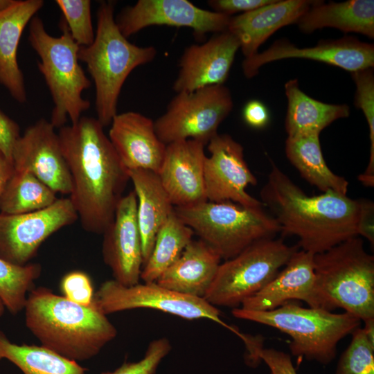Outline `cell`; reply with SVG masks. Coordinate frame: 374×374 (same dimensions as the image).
Wrapping results in <instances>:
<instances>
[{
	"mask_svg": "<svg viewBox=\"0 0 374 374\" xmlns=\"http://www.w3.org/2000/svg\"><path fill=\"white\" fill-rule=\"evenodd\" d=\"M24 310L26 326L41 346L77 362L97 355L117 335L93 303L81 305L47 287H33Z\"/></svg>",
	"mask_w": 374,
	"mask_h": 374,
	"instance_id": "3957f363",
	"label": "cell"
},
{
	"mask_svg": "<svg viewBox=\"0 0 374 374\" xmlns=\"http://www.w3.org/2000/svg\"><path fill=\"white\" fill-rule=\"evenodd\" d=\"M264 206L245 207L226 201H206L186 207H174L175 214L214 249L222 259H231L251 244L273 238L280 226Z\"/></svg>",
	"mask_w": 374,
	"mask_h": 374,
	"instance_id": "ba28073f",
	"label": "cell"
},
{
	"mask_svg": "<svg viewBox=\"0 0 374 374\" xmlns=\"http://www.w3.org/2000/svg\"><path fill=\"white\" fill-rule=\"evenodd\" d=\"M43 6L42 0H13L0 11V83L19 103L26 102L27 95L17 48L24 29Z\"/></svg>",
	"mask_w": 374,
	"mask_h": 374,
	"instance_id": "603a6c76",
	"label": "cell"
},
{
	"mask_svg": "<svg viewBox=\"0 0 374 374\" xmlns=\"http://www.w3.org/2000/svg\"><path fill=\"white\" fill-rule=\"evenodd\" d=\"M210 156L206 157L204 179L207 201H229L245 207H258L262 203L246 190L256 185L244 157V148L226 134H217L208 143Z\"/></svg>",
	"mask_w": 374,
	"mask_h": 374,
	"instance_id": "5bb4252c",
	"label": "cell"
},
{
	"mask_svg": "<svg viewBox=\"0 0 374 374\" xmlns=\"http://www.w3.org/2000/svg\"><path fill=\"white\" fill-rule=\"evenodd\" d=\"M194 234L173 211L159 230L151 254L143 266V282H156L179 258Z\"/></svg>",
	"mask_w": 374,
	"mask_h": 374,
	"instance_id": "f546056e",
	"label": "cell"
},
{
	"mask_svg": "<svg viewBox=\"0 0 374 374\" xmlns=\"http://www.w3.org/2000/svg\"><path fill=\"white\" fill-rule=\"evenodd\" d=\"M356 86L354 105L360 109L366 119L370 138V157L368 166L359 180L365 186H374V74L373 68L350 73Z\"/></svg>",
	"mask_w": 374,
	"mask_h": 374,
	"instance_id": "d6a6232c",
	"label": "cell"
},
{
	"mask_svg": "<svg viewBox=\"0 0 374 374\" xmlns=\"http://www.w3.org/2000/svg\"><path fill=\"white\" fill-rule=\"evenodd\" d=\"M14 172L12 162L0 150V198Z\"/></svg>",
	"mask_w": 374,
	"mask_h": 374,
	"instance_id": "7bdbcfd3",
	"label": "cell"
},
{
	"mask_svg": "<svg viewBox=\"0 0 374 374\" xmlns=\"http://www.w3.org/2000/svg\"><path fill=\"white\" fill-rule=\"evenodd\" d=\"M357 235L364 237L372 246L374 244V204L362 199L359 200V215L357 224Z\"/></svg>",
	"mask_w": 374,
	"mask_h": 374,
	"instance_id": "60d3db41",
	"label": "cell"
},
{
	"mask_svg": "<svg viewBox=\"0 0 374 374\" xmlns=\"http://www.w3.org/2000/svg\"><path fill=\"white\" fill-rule=\"evenodd\" d=\"M127 171L137 198L143 266L151 254L159 230L174 211V206L157 173L145 169Z\"/></svg>",
	"mask_w": 374,
	"mask_h": 374,
	"instance_id": "d4e9b609",
	"label": "cell"
},
{
	"mask_svg": "<svg viewBox=\"0 0 374 374\" xmlns=\"http://www.w3.org/2000/svg\"><path fill=\"white\" fill-rule=\"evenodd\" d=\"M233 107L231 91L224 84L177 93L166 112L154 121L155 131L166 145L188 139L206 145Z\"/></svg>",
	"mask_w": 374,
	"mask_h": 374,
	"instance_id": "30bf717a",
	"label": "cell"
},
{
	"mask_svg": "<svg viewBox=\"0 0 374 374\" xmlns=\"http://www.w3.org/2000/svg\"><path fill=\"white\" fill-rule=\"evenodd\" d=\"M315 1L274 0L252 11L231 17L226 30L238 40L242 54L249 58L278 29L296 24Z\"/></svg>",
	"mask_w": 374,
	"mask_h": 374,
	"instance_id": "7402d4cb",
	"label": "cell"
},
{
	"mask_svg": "<svg viewBox=\"0 0 374 374\" xmlns=\"http://www.w3.org/2000/svg\"><path fill=\"white\" fill-rule=\"evenodd\" d=\"M108 138L127 170L145 169L159 173L166 150L158 137L154 121L135 112L117 114Z\"/></svg>",
	"mask_w": 374,
	"mask_h": 374,
	"instance_id": "ffe728a7",
	"label": "cell"
},
{
	"mask_svg": "<svg viewBox=\"0 0 374 374\" xmlns=\"http://www.w3.org/2000/svg\"><path fill=\"white\" fill-rule=\"evenodd\" d=\"M364 326L362 328L369 341L374 344V318L368 319L365 321Z\"/></svg>",
	"mask_w": 374,
	"mask_h": 374,
	"instance_id": "ee69618b",
	"label": "cell"
},
{
	"mask_svg": "<svg viewBox=\"0 0 374 374\" xmlns=\"http://www.w3.org/2000/svg\"><path fill=\"white\" fill-rule=\"evenodd\" d=\"M5 308H6L4 306V304L0 299V317H1L3 314Z\"/></svg>",
	"mask_w": 374,
	"mask_h": 374,
	"instance_id": "bcb514c9",
	"label": "cell"
},
{
	"mask_svg": "<svg viewBox=\"0 0 374 374\" xmlns=\"http://www.w3.org/2000/svg\"><path fill=\"white\" fill-rule=\"evenodd\" d=\"M17 171L30 172L55 193L70 195L72 181L60 139L50 121L41 118L17 140L12 153Z\"/></svg>",
	"mask_w": 374,
	"mask_h": 374,
	"instance_id": "9a60e30c",
	"label": "cell"
},
{
	"mask_svg": "<svg viewBox=\"0 0 374 374\" xmlns=\"http://www.w3.org/2000/svg\"><path fill=\"white\" fill-rule=\"evenodd\" d=\"M62 34L54 37L47 33L42 19L35 16L29 22L28 42L40 58L37 61L51 93L54 106L51 123L55 128L76 123L90 107L82 92L91 81L79 64L80 46L71 37L64 20L60 24Z\"/></svg>",
	"mask_w": 374,
	"mask_h": 374,
	"instance_id": "8992f818",
	"label": "cell"
},
{
	"mask_svg": "<svg viewBox=\"0 0 374 374\" xmlns=\"http://www.w3.org/2000/svg\"><path fill=\"white\" fill-rule=\"evenodd\" d=\"M233 317L259 323L288 335L293 355L328 364L336 356L338 343L361 326L362 321L344 312L303 308L292 301L268 311L235 308Z\"/></svg>",
	"mask_w": 374,
	"mask_h": 374,
	"instance_id": "52a82bcc",
	"label": "cell"
},
{
	"mask_svg": "<svg viewBox=\"0 0 374 374\" xmlns=\"http://www.w3.org/2000/svg\"><path fill=\"white\" fill-rule=\"evenodd\" d=\"M56 193L28 172L15 170L1 198L0 213L17 215L52 205Z\"/></svg>",
	"mask_w": 374,
	"mask_h": 374,
	"instance_id": "4dcf8cb0",
	"label": "cell"
},
{
	"mask_svg": "<svg viewBox=\"0 0 374 374\" xmlns=\"http://www.w3.org/2000/svg\"><path fill=\"white\" fill-rule=\"evenodd\" d=\"M313 262L321 309L340 308L363 322L374 318V257L361 238L314 254Z\"/></svg>",
	"mask_w": 374,
	"mask_h": 374,
	"instance_id": "5b68a950",
	"label": "cell"
},
{
	"mask_svg": "<svg viewBox=\"0 0 374 374\" xmlns=\"http://www.w3.org/2000/svg\"><path fill=\"white\" fill-rule=\"evenodd\" d=\"M239 48L238 40L227 30L216 33L202 44L186 47L179 60L173 90L177 93L191 92L224 84Z\"/></svg>",
	"mask_w": 374,
	"mask_h": 374,
	"instance_id": "ac0fdd59",
	"label": "cell"
},
{
	"mask_svg": "<svg viewBox=\"0 0 374 374\" xmlns=\"http://www.w3.org/2000/svg\"><path fill=\"white\" fill-rule=\"evenodd\" d=\"M72 181L69 199L82 229L103 234L114 220L130 177L103 126L87 116L57 132Z\"/></svg>",
	"mask_w": 374,
	"mask_h": 374,
	"instance_id": "6da1fadb",
	"label": "cell"
},
{
	"mask_svg": "<svg viewBox=\"0 0 374 374\" xmlns=\"http://www.w3.org/2000/svg\"><path fill=\"white\" fill-rule=\"evenodd\" d=\"M103 235V258L114 280L125 286L139 283L143 256L137 198L134 190L122 197L114 220Z\"/></svg>",
	"mask_w": 374,
	"mask_h": 374,
	"instance_id": "e0dca14e",
	"label": "cell"
},
{
	"mask_svg": "<svg viewBox=\"0 0 374 374\" xmlns=\"http://www.w3.org/2000/svg\"><path fill=\"white\" fill-rule=\"evenodd\" d=\"M114 6L111 1L100 3L94 40L78 51V60L86 64L95 84L97 119L103 127L118 114V100L128 75L157 55L154 46H136L123 36L115 21Z\"/></svg>",
	"mask_w": 374,
	"mask_h": 374,
	"instance_id": "277c9868",
	"label": "cell"
},
{
	"mask_svg": "<svg viewBox=\"0 0 374 374\" xmlns=\"http://www.w3.org/2000/svg\"><path fill=\"white\" fill-rule=\"evenodd\" d=\"M41 273L39 263L19 266L0 258V299L11 314L24 309L28 294Z\"/></svg>",
	"mask_w": 374,
	"mask_h": 374,
	"instance_id": "1f68e13d",
	"label": "cell"
},
{
	"mask_svg": "<svg viewBox=\"0 0 374 374\" xmlns=\"http://www.w3.org/2000/svg\"><path fill=\"white\" fill-rule=\"evenodd\" d=\"M64 296L77 304L89 306L94 293L89 276L82 271H73L64 275L60 283Z\"/></svg>",
	"mask_w": 374,
	"mask_h": 374,
	"instance_id": "74e56055",
	"label": "cell"
},
{
	"mask_svg": "<svg viewBox=\"0 0 374 374\" xmlns=\"http://www.w3.org/2000/svg\"><path fill=\"white\" fill-rule=\"evenodd\" d=\"M222 258L202 240H192L179 258L156 281L177 293L206 296L215 278Z\"/></svg>",
	"mask_w": 374,
	"mask_h": 374,
	"instance_id": "cb8c5ba5",
	"label": "cell"
},
{
	"mask_svg": "<svg viewBox=\"0 0 374 374\" xmlns=\"http://www.w3.org/2000/svg\"><path fill=\"white\" fill-rule=\"evenodd\" d=\"M13 0H0V11L8 7Z\"/></svg>",
	"mask_w": 374,
	"mask_h": 374,
	"instance_id": "f6af8a7d",
	"label": "cell"
},
{
	"mask_svg": "<svg viewBox=\"0 0 374 374\" xmlns=\"http://www.w3.org/2000/svg\"><path fill=\"white\" fill-rule=\"evenodd\" d=\"M20 136L19 125L0 110V150L12 161V153Z\"/></svg>",
	"mask_w": 374,
	"mask_h": 374,
	"instance_id": "ab89813d",
	"label": "cell"
},
{
	"mask_svg": "<svg viewBox=\"0 0 374 374\" xmlns=\"http://www.w3.org/2000/svg\"><path fill=\"white\" fill-rule=\"evenodd\" d=\"M205 144L188 139L166 145L158 173L174 207H186L207 201L204 179Z\"/></svg>",
	"mask_w": 374,
	"mask_h": 374,
	"instance_id": "d6986e66",
	"label": "cell"
},
{
	"mask_svg": "<svg viewBox=\"0 0 374 374\" xmlns=\"http://www.w3.org/2000/svg\"><path fill=\"white\" fill-rule=\"evenodd\" d=\"M69 33L80 46L91 45L95 38L89 0H56Z\"/></svg>",
	"mask_w": 374,
	"mask_h": 374,
	"instance_id": "e575fe53",
	"label": "cell"
},
{
	"mask_svg": "<svg viewBox=\"0 0 374 374\" xmlns=\"http://www.w3.org/2000/svg\"><path fill=\"white\" fill-rule=\"evenodd\" d=\"M231 17L197 7L188 0H139L125 8L115 21L126 38L151 26L187 27L200 38L226 31Z\"/></svg>",
	"mask_w": 374,
	"mask_h": 374,
	"instance_id": "4fadbf2b",
	"label": "cell"
},
{
	"mask_svg": "<svg viewBox=\"0 0 374 374\" xmlns=\"http://www.w3.org/2000/svg\"><path fill=\"white\" fill-rule=\"evenodd\" d=\"M16 365L24 374H84L78 362L68 359L42 346L18 345L0 330V361Z\"/></svg>",
	"mask_w": 374,
	"mask_h": 374,
	"instance_id": "f1b7e54d",
	"label": "cell"
},
{
	"mask_svg": "<svg viewBox=\"0 0 374 374\" xmlns=\"http://www.w3.org/2000/svg\"><path fill=\"white\" fill-rule=\"evenodd\" d=\"M298 249V246H288L281 238L251 244L220 265L204 299L213 306L241 305L265 287Z\"/></svg>",
	"mask_w": 374,
	"mask_h": 374,
	"instance_id": "9c48e42d",
	"label": "cell"
},
{
	"mask_svg": "<svg viewBox=\"0 0 374 374\" xmlns=\"http://www.w3.org/2000/svg\"><path fill=\"white\" fill-rule=\"evenodd\" d=\"M93 304L103 314L136 308L162 311L188 320L207 319L221 324L242 337V334L224 323L215 306L203 298L181 294L157 282L125 286L115 280L101 284L94 294Z\"/></svg>",
	"mask_w": 374,
	"mask_h": 374,
	"instance_id": "8fae6325",
	"label": "cell"
},
{
	"mask_svg": "<svg viewBox=\"0 0 374 374\" xmlns=\"http://www.w3.org/2000/svg\"><path fill=\"white\" fill-rule=\"evenodd\" d=\"M301 31L310 33L326 27L344 33L374 37V1L348 0L323 3L316 1L296 23Z\"/></svg>",
	"mask_w": 374,
	"mask_h": 374,
	"instance_id": "484cf974",
	"label": "cell"
},
{
	"mask_svg": "<svg viewBox=\"0 0 374 374\" xmlns=\"http://www.w3.org/2000/svg\"><path fill=\"white\" fill-rule=\"evenodd\" d=\"M351 335V341L339 358L335 374H374V344L361 327Z\"/></svg>",
	"mask_w": 374,
	"mask_h": 374,
	"instance_id": "836d02e7",
	"label": "cell"
},
{
	"mask_svg": "<svg viewBox=\"0 0 374 374\" xmlns=\"http://www.w3.org/2000/svg\"><path fill=\"white\" fill-rule=\"evenodd\" d=\"M313 257L314 254L298 249L265 287L242 303L241 308L268 311L300 300L309 307L321 309L316 291Z\"/></svg>",
	"mask_w": 374,
	"mask_h": 374,
	"instance_id": "44dd1931",
	"label": "cell"
},
{
	"mask_svg": "<svg viewBox=\"0 0 374 374\" xmlns=\"http://www.w3.org/2000/svg\"><path fill=\"white\" fill-rule=\"evenodd\" d=\"M301 58L339 67L350 73L373 68L374 46L352 37L321 40L312 47H298L285 39L275 41L267 50L245 58L242 64L245 77L256 75L261 66L271 62Z\"/></svg>",
	"mask_w": 374,
	"mask_h": 374,
	"instance_id": "2e32d148",
	"label": "cell"
},
{
	"mask_svg": "<svg viewBox=\"0 0 374 374\" xmlns=\"http://www.w3.org/2000/svg\"><path fill=\"white\" fill-rule=\"evenodd\" d=\"M249 348V361L253 364L263 361L269 367L271 374H297L289 354L274 348H263L254 339Z\"/></svg>",
	"mask_w": 374,
	"mask_h": 374,
	"instance_id": "8d00e7d4",
	"label": "cell"
},
{
	"mask_svg": "<svg viewBox=\"0 0 374 374\" xmlns=\"http://www.w3.org/2000/svg\"><path fill=\"white\" fill-rule=\"evenodd\" d=\"M274 0H211L208 5L214 12L223 13L229 16L243 12L252 11L263 6L271 3Z\"/></svg>",
	"mask_w": 374,
	"mask_h": 374,
	"instance_id": "f35d334b",
	"label": "cell"
},
{
	"mask_svg": "<svg viewBox=\"0 0 374 374\" xmlns=\"http://www.w3.org/2000/svg\"><path fill=\"white\" fill-rule=\"evenodd\" d=\"M319 133L287 136L285 154L301 175L322 193L332 190L346 195L348 181L328 166L321 148Z\"/></svg>",
	"mask_w": 374,
	"mask_h": 374,
	"instance_id": "83f0119b",
	"label": "cell"
},
{
	"mask_svg": "<svg viewBox=\"0 0 374 374\" xmlns=\"http://www.w3.org/2000/svg\"><path fill=\"white\" fill-rule=\"evenodd\" d=\"M287 100L285 130L287 136L319 133L332 123L350 115L346 104H328L315 100L305 93L296 79L285 84Z\"/></svg>",
	"mask_w": 374,
	"mask_h": 374,
	"instance_id": "4316f807",
	"label": "cell"
},
{
	"mask_svg": "<svg viewBox=\"0 0 374 374\" xmlns=\"http://www.w3.org/2000/svg\"><path fill=\"white\" fill-rule=\"evenodd\" d=\"M243 118L245 123L256 129L265 127L269 121V113L266 106L260 101H249L243 109Z\"/></svg>",
	"mask_w": 374,
	"mask_h": 374,
	"instance_id": "b9f144b4",
	"label": "cell"
},
{
	"mask_svg": "<svg viewBox=\"0 0 374 374\" xmlns=\"http://www.w3.org/2000/svg\"><path fill=\"white\" fill-rule=\"evenodd\" d=\"M78 220L69 197L57 199L48 207L30 213H0V258L19 266L29 263L50 235Z\"/></svg>",
	"mask_w": 374,
	"mask_h": 374,
	"instance_id": "7c38bea8",
	"label": "cell"
},
{
	"mask_svg": "<svg viewBox=\"0 0 374 374\" xmlns=\"http://www.w3.org/2000/svg\"><path fill=\"white\" fill-rule=\"evenodd\" d=\"M271 166L260 196L283 236L297 237L298 247L312 254L358 236L359 200L332 190L309 196L272 161Z\"/></svg>",
	"mask_w": 374,
	"mask_h": 374,
	"instance_id": "7a4b0ae2",
	"label": "cell"
},
{
	"mask_svg": "<svg viewBox=\"0 0 374 374\" xmlns=\"http://www.w3.org/2000/svg\"><path fill=\"white\" fill-rule=\"evenodd\" d=\"M171 350V344L166 337L152 341L142 359L135 362H125L113 371L101 374H154L163 360Z\"/></svg>",
	"mask_w": 374,
	"mask_h": 374,
	"instance_id": "d590c367",
	"label": "cell"
}]
</instances>
